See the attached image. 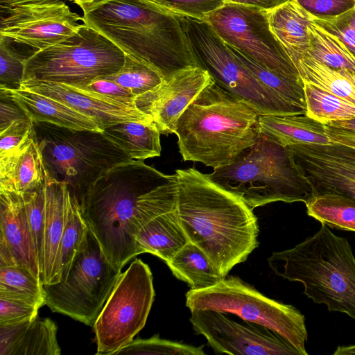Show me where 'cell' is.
I'll list each match as a JSON object with an SVG mask.
<instances>
[{"label": "cell", "instance_id": "1", "mask_svg": "<svg viewBox=\"0 0 355 355\" xmlns=\"http://www.w3.org/2000/svg\"><path fill=\"white\" fill-rule=\"evenodd\" d=\"M178 186L176 173L133 159L103 173L81 197L88 228L115 268L139 254L134 236L141 226L177 209Z\"/></svg>", "mask_w": 355, "mask_h": 355}, {"label": "cell", "instance_id": "2", "mask_svg": "<svg viewBox=\"0 0 355 355\" xmlns=\"http://www.w3.org/2000/svg\"><path fill=\"white\" fill-rule=\"evenodd\" d=\"M177 211L189 241L223 278L259 245L258 219L243 200L193 168L178 169Z\"/></svg>", "mask_w": 355, "mask_h": 355}, {"label": "cell", "instance_id": "3", "mask_svg": "<svg viewBox=\"0 0 355 355\" xmlns=\"http://www.w3.org/2000/svg\"><path fill=\"white\" fill-rule=\"evenodd\" d=\"M80 8L83 23L125 54L155 68L164 78L200 67L179 16L149 0H105Z\"/></svg>", "mask_w": 355, "mask_h": 355}, {"label": "cell", "instance_id": "4", "mask_svg": "<svg viewBox=\"0 0 355 355\" xmlns=\"http://www.w3.org/2000/svg\"><path fill=\"white\" fill-rule=\"evenodd\" d=\"M259 116L211 78L175 123L183 160L214 169L232 164L259 139Z\"/></svg>", "mask_w": 355, "mask_h": 355}, {"label": "cell", "instance_id": "5", "mask_svg": "<svg viewBox=\"0 0 355 355\" xmlns=\"http://www.w3.org/2000/svg\"><path fill=\"white\" fill-rule=\"evenodd\" d=\"M268 263L277 275L302 284L314 303L355 320V257L348 240L327 225L293 248L272 252Z\"/></svg>", "mask_w": 355, "mask_h": 355}, {"label": "cell", "instance_id": "6", "mask_svg": "<svg viewBox=\"0 0 355 355\" xmlns=\"http://www.w3.org/2000/svg\"><path fill=\"white\" fill-rule=\"evenodd\" d=\"M207 175L252 209L277 201L306 204L313 198L288 148L262 135L232 164Z\"/></svg>", "mask_w": 355, "mask_h": 355}, {"label": "cell", "instance_id": "7", "mask_svg": "<svg viewBox=\"0 0 355 355\" xmlns=\"http://www.w3.org/2000/svg\"><path fill=\"white\" fill-rule=\"evenodd\" d=\"M48 181L67 184L78 202L110 168L133 160L101 132L33 122Z\"/></svg>", "mask_w": 355, "mask_h": 355}, {"label": "cell", "instance_id": "8", "mask_svg": "<svg viewBox=\"0 0 355 355\" xmlns=\"http://www.w3.org/2000/svg\"><path fill=\"white\" fill-rule=\"evenodd\" d=\"M125 53L98 31L83 23L73 35L39 51L25 63L24 80L85 87L119 71Z\"/></svg>", "mask_w": 355, "mask_h": 355}, {"label": "cell", "instance_id": "9", "mask_svg": "<svg viewBox=\"0 0 355 355\" xmlns=\"http://www.w3.org/2000/svg\"><path fill=\"white\" fill-rule=\"evenodd\" d=\"M200 65L220 87L259 115L306 114L264 86L205 20L178 15Z\"/></svg>", "mask_w": 355, "mask_h": 355}, {"label": "cell", "instance_id": "10", "mask_svg": "<svg viewBox=\"0 0 355 355\" xmlns=\"http://www.w3.org/2000/svg\"><path fill=\"white\" fill-rule=\"evenodd\" d=\"M190 311L211 310L230 313L243 320L265 327L291 343L301 355H307L308 334L304 315L292 305L270 299L237 276L223 278L218 284L186 293Z\"/></svg>", "mask_w": 355, "mask_h": 355}, {"label": "cell", "instance_id": "11", "mask_svg": "<svg viewBox=\"0 0 355 355\" xmlns=\"http://www.w3.org/2000/svg\"><path fill=\"white\" fill-rule=\"evenodd\" d=\"M121 272L89 231L87 245L75 257L67 279L43 284L46 305L93 327Z\"/></svg>", "mask_w": 355, "mask_h": 355}, {"label": "cell", "instance_id": "12", "mask_svg": "<svg viewBox=\"0 0 355 355\" xmlns=\"http://www.w3.org/2000/svg\"><path fill=\"white\" fill-rule=\"evenodd\" d=\"M155 297L153 275L139 259L121 272L93 329L96 354H113L145 326Z\"/></svg>", "mask_w": 355, "mask_h": 355}, {"label": "cell", "instance_id": "13", "mask_svg": "<svg viewBox=\"0 0 355 355\" xmlns=\"http://www.w3.org/2000/svg\"><path fill=\"white\" fill-rule=\"evenodd\" d=\"M230 47L267 69L302 80L295 64L271 31L268 11L225 3L205 19Z\"/></svg>", "mask_w": 355, "mask_h": 355}, {"label": "cell", "instance_id": "14", "mask_svg": "<svg viewBox=\"0 0 355 355\" xmlns=\"http://www.w3.org/2000/svg\"><path fill=\"white\" fill-rule=\"evenodd\" d=\"M0 36L35 49H45L78 30L83 17L61 0H42L1 6Z\"/></svg>", "mask_w": 355, "mask_h": 355}, {"label": "cell", "instance_id": "15", "mask_svg": "<svg viewBox=\"0 0 355 355\" xmlns=\"http://www.w3.org/2000/svg\"><path fill=\"white\" fill-rule=\"evenodd\" d=\"M195 333L202 335L218 353L232 355H301L287 340L273 331L250 322H238L225 313L191 311Z\"/></svg>", "mask_w": 355, "mask_h": 355}, {"label": "cell", "instance_id": "16", "mask_svg": "<svg viewBox=\"0 0 355 355\" xmlns=\"http://www.w3.org/2000/svg\"><path fill=\"white\" fill-rule=\"evenodd\" d=\"M287 148L310 185L313 197L331 194L355 199V148L334 142Z\"/></svg>", "mask_w": 355, "mask_h": 355}, {"label": "cell", "instance_id": "17", "mask_svg": "<svg viewBox=\"0 0 355 355\" xmlns=\"http://www.w3.org/2000/svg\"><path fill=\"white\" fill-rule=\"evenodd\" d=\"M211 80L209 72L201 67L178 71L137 98V106L150 116L160 134L174 133L178 118Z\"/></svg>", "mask_w": 355, "mask_h": 355}, {"label": "cell", "instance_id": "18", "mask_svg": "<svg viewBox=\"0 0 355 355\" xmlns=\"http://www.w3.org/2000/svg\"><path fill=\"white\" fill-rule=\"evenodd\" d=\"M21 88L62 102L92 117L102 130L121 122H153L150 116L137 107L124 105L84 87L26 80L23 81Z\"/></svg>", "mask_w": 355, "mask_h": 355}, {"label": "cell", "instance_id": "19", "mask_svg": "<svg viewBox=\"0 0 355 355\" xmlns=\"http://www.w3.org/2000/svg\"><path fill=\"white\" fill-rule=\"evenodd\" d=\"M21 266L41 279L21 195L0 190V267Z\"/></svg>", "mask_w": 355, "mask_h": 355}, {"label": "cell", "instance_id": "20", "mask_svg": "<svg viewBox=\"0 0 355 355\" xmlns=\"http://www.w3.org/2000/svg\"><path fill=\"white\" fill-rule=\"evenodd\" d=\"M57 327L50 318L0 325V355H59Z\"/></svg>", "mask_w": 355, "mask_h": 355}, {"label": "cell", "instance_id": "21", "mask_svg": "<svg viewBox=\"0 0 355 355\" xmlns=\"http://www.w3.org/2000/svg\"><path fill=\"white\" fill-rule=\"evenodd\" d=\"M45 222L41 281L53 284L55 263L65 227L71 193L64 182L46 181L45 185Z\"/></svg>", "mask_w": 355, "mask_h": 355}, {"label": "cell", "instance_id": "22", "mask_svg": "<svg viewBox=\"0 0 355 355\" xmlns=\"http://www.w3.org/2000/svg\"><path fill=\"white\" fill-rule=\"evenodd\" d=\"M47 181L40 148L34 130L15 153L0 158V190L23 195Z\"/></svg>", "mask_w": 355, "mask_h": 355}, {"label": "cell", "instance_id": "23", "mask_svg": "<svg viewBox=\"0 0 355 355\" xmlns=\"http://www.w3.org/2000/svg\"><path fill=\"white\" fill-rule=\"evenodd\" d=\"M1 90L6 92L33 122H46L78 130L103 131L92 117L62 102L22 88Z\"/></svg>", "mask_w": 355, "mask_h": 355}, {"label": "cell", "instance_id": "24", "mask_svg": "<svg viewBox=\"0 0 355 355\" xmlns=\"http://www.w3.org/2000/svg\"><path fill=\"white\" fill-rule=\"evenodd\" d=\"M259 134L284 147L299 144H331L324 125L306 114L259 115Z\"/></svg>", "mask_w": 355, "mask_h": 355}, {"label": "cell", "instance_id": "25", "mask_svg": "<svg viewBox=\"0 0 355 355\" xmlns=\"http://www.w3.org/2000/svg\"><path fill=\"white\" fill-rule=\"evenodd\" d=\"M315 17L297 0H289L268 11L271 31L293 62L309 50L308 27Z\"/></svg>", "mask_w": 355, "mask_h": 355}, {"label": "cell", "instance_id": "26", "mask_svg": "<svg viewBox=\"0 0 355 355\" xmlns=\"http://www.w3.org/2000/svg\"><path fill=\"white\" fill-rule=\"evenodd\" d=\"M138 253L148 252L166 263L189 241L178 218L177 209L151 219L134 236Z\"/></svg>", "mask_w": 355, "mask_h": 355}, {"label": "cell", "instance_id": "27", "mask_svg": "<svg viewBox=\"0 0 355 355\" xmlns=\"http://www.w3.org/2000/svg\"><path fill=\"white\" fill-rule=\"evenodd\" d=\"M102 133L132 159L144 161L161 154L160 132L153 122H121Z\"/></svg>", "mask_w": 355, "mask_h": 355}, {"label": "cell", "instance_id": "28", "mask_svg": "<svg viewBox=\"0 0 355 355\" xmlns=\"http://www.w3.org/2000/svg\"><path fill=\"white\" fill-rule=\"evenodd\" d=\"M303 82L355 104V73L330 67L305 54L293 62Z\"/></svg>", "mask_w": 355, "mask_h": 355}, {"label": "cell", "instance_id": "29", "mask_svg": "<svg viewBox=\"0 0 355 355\" xmlns=\"http://www.w3.org/2000/svg\"><path fill=\"white\" fill-rule=\"evenodd\" d=\"M166 264L173 275L192 290L211 287L223 279L209 258L190 241Z\"/></svg>", "mask_w": 355, "mask_h": 355}, {"label": "cell", "instance_id": "30", "mask_svg": "<svg viewBox=\"0 0 355 355\" xmlns=\"http://www.w3.org/2000/svg\"><path fill=\"white\" fill-rule=\"evenodd\" d=\"M89 230L78 202L71 194L67 222L55 263L54 283L64 282L76 255L86 247Z\"/></svg>", "mask_w": 355, "mask_h": 355}, {"label": "cell", "instance_id": "31", "mask_svg": "<svg viewBox=\"0 0 355 355\" xmlns=\"http://www.w3.org/2000/svg\"><path fill=\"white\" fill-rule=\"evenodd\" d=\"M305 205L307 214L321 224L355 232V199L324 194L313 196Z\"/></svg>", "mask_w": 355, "mask_h": 355}, {"label": "cell", "instance_id": "32", "mask_svg": "<svg viewBox=\"0 0 355 355\" xmlns=\"http://www.w3.org/2000/svg\"><path fill=\"white\" fill-rule=\"evenodd\" d=\"M0 296L20 300L39 308L46 305L41 279L21 266L0 267Z\"/></svg>", "mask_w": 355, "mask_h": 355}, {"label": "cell", "instance_id": "33", "mask_svg": "<svg viewBox=\"0 0 355 355\" xmlns=\"http://www.w3.org/2000/svg\"><path fill=\"white\" fill-rule=\"evenodd\" d=\"M310 47L307 53L334 69H345L355 73V55L335 35L312 22L308 27Z\"/></svg>", "mask_w": 355, "mask_h": 355}, {"label": "cell", "instance_id": "34", "mask_svg": "<svg viewBox=\"0 0 355 355\" xmlns=\"http://www.w3.org/2000/svg\"><path fill=\"white\" fill-rule=\"evenodd\" d=\"M303 84L308 116L322 124L355 119V104L306 82Z\"/></svg>", "mask_w": 355, "mask_h": 355}, {"label": "cell", "instance_id": "35", "mask_svg": "<svg viewBox=\"0 0 355 355\" xmlns=\"http://www.w3.org/2000/svg\"><path fill=\"white\" fill-rule=\"evenodd\" d=\"M228 46L236 57L264 86L277 93L287 102L302 110L306 114L304 84L302 80L287 78L270 71L235 49Z\"/></svg>", "mask_w": 355, "mask_h": 355}, {"label": "cell", "instance_id": "36", "mask_svg": "<svg viewBox=\"0 0 355 355\" xmlns=\"http://www.w3.org/2000/svg\"><path fill=\"white\" fill-rule=\"evenodd\" d=\"M105 78L129 89L137 98L157 87L164 79L155 68L128 54H125L120 70Z\"/></svg>", "mask_w": 355, "mask_h": 355}, {"label": "cell", "instance_id": "37", "mask_svg": "<svg viewBox=\"0 0 355 355\" xmlns=\"http://www.w3.org/2000/svg\"><path fill=\"white\" fill-rule=\"evenodd\" d=\"M203 345L195 347L193 345L162 339L159 334L147 339L137 338L122 348L116 351L113 354L128 355H205Z\"/></svg>", "mask_w": 355, "mask_h": 355}, {"label": "cell", "instance_id": "38", "mask_svg": "<svg viewBox=\"0 0 355 355\" xmlns=\"http://www.w3.org/2000/svg\"><path fill=\"white\" fill-rule=\"evenodd\" d=\"M46 183L31 192L21 195L39 261L40 274L43 263Z\"/></svg>", "mask_w": 355, "mask_h": 355}, {"label": "cell", "instance_id": "39", "mask_svg": "<svg viewBox=\"0 0 355 355\" xmlns=\"http://www.w3.org/2000/svg\"><path fill=\"white\" fill-rule=\"evenodd\" d=\"M27 59L10 47L6 38L0 36V89H21Z\"/></svg>", "mask_w": 355, "mask_h": 355}, {"label": "cell", "instance_id": "40", "mask_svg": "<svg viewBox=\"0 0 355 355\" xmlns=\"http://www.w3.org/2000/svg\"><path fill=\"white\" fill-rule=\"evenodd\" d=\"M313 22L337 37L355 55V7L337 16L315 17Z\"/></svg>", "mask_w": 355, "mask_h": 355}, {"label": "cell", "instance_id": "41", "mask_svg": "<svg viewBox=\"0 0 355 355\" xmlns=\"http://www.w3.org/2000/svg\"><path fill=\"white\" fill-rule=\"evenodd\" d=\"M173 14L204 20L225 3L224 0H149Z\"/></svg>", "mask_w": 355, "mask_h": 355}, {"label": "cell", "instance_id": "42", "mask_svg": "<svg viewBox=\"0 0 355 355\" xmlns=\"http://www.w3.org/2000/svg\"><path fill=\"white\" fill-rule=\"evenodd\" d=\"M33 130V121L29 119L13 123L0 131V158L17 152L26 142Z\"/></svg>", "mask_w": 355, "mask_h": 355}, {"label": "cell", "instance_id": "43", "mask_svg": "<svg viewBox=\"0 0 355 355\" xmlns=\"http://www.w3.org/2000/svg\"><path fill=\"white\" fill-rule=\"evenodd\" d=\"M39 309L20 300L0 296V325L32 320L38 315Z\"/></svg>", "mask_w": 355, "mask_h": 355}, {"label": "cell", "instance_id": "44", "mask_svg": "<svg viewBox=\"0 0 355 355\" xmlns=\"http://www.w3.org/2000/svg\"><path fill=\"white\" fill-rule=\"evenodd\" d=\"M81 87L105 96L124 105L137 107V97L132 92L105 78L96 79L86 86Z\"/></svg>", "mask_w": 355, "mask_h": 355}, {"label": "cell", "instance_id": "45", "mask_svg": "<svg viewBox=\"0 0 355 355\" xmlns=\"http://www.w3.org/2000/svg\"><path fill=\"white\" fill-rule=\"evenodd\" d=\"M315 17L339 15L355 7V0H297Z\"/></svg>", "mask_w": 355, "mask_h": 355}, {"label": "cell", "instance_id": "46", "mask_svg": "<svg viewBox=\"0 0 355 355\" xmlns=\"http://www.w3.org/2000/svg\"><path fill=\"white\" fill-rule=\"evenodd\" d=\"M29 119L15 101L6 92L0 89V131L13 123Z\"/></svg>", "mask_w": 355, "mask_h": 355}, {"label": "cell", "instance_id": "47", "mask_svg": "<svg viewBox=\"0 0 355 355\" xmlns=\"http://www.w3.org/2000/svg\"><path fill=\"white\" fill-rule=\"evenodd\" d=\"M325 132L334 143L341 144L355 148V131L324 124Z\"/></svg>", "mask_w": 355, "mask_h": 355}, {"label": "cell", "instance_id": "48", "mask_svg": "<svg viewBox=\"0 0 355 355\" xmlns=\"http://www.w3.org/2000/svg\"><path fill=\"white\" fill-rule=\"evenodd\" d=\"M225 3L253 6L270 11L289 0H224Z\"/></svg>", "mask_w": 355, "mask_h": 355}, {"label": "cell", "instance_id": "49", "mask_svg": "<svg viewBox=\"0 0 355 355\" xmlns=\"http://www.w3.org/2000/svg\"><path fill=\"white\" fill-rule=\"evenodd\" d=\"M327 124L335 128H339L355 131V119L346 121H333L329 122Z\"/></svg>", "mask_w": 355, "mask_h": 355}, {"label": "cell", "instance_id": "50", "mask_svg": "<svg viewBox=\"0 0 355 355\" xmlns=\"http://www.w3.org/2000/svg\"><path fill=\"white\" fill-rule=\"evenodd\" d=\"M355 354V345L349 346H338L334 355H349Z\"/></svg>", "mask_w": 355, "mask_h": 355}, {"label": "cell", "instance_id": "51", "mask_svg": "<svg viewBox=\"0 0 355 355\" xmlns=\"http://www.w3.org/2000/svg\"><path fill=\"white\" fill-rule=\"evenodd\" d=\"M42 0H0L1 6H10L15 4ZM71 1V0H69Z\"/></svg>", "mask_w": 355, "mask_h": 355}, {"label": "cell", "instance_id": "52", "mask_svg": "<svg viewBox=\"0 0 355 355\" xmlns=\"http://www.w3.org/2000/svg\"><path fill=\"white\" fill-rule=\"evenodd\" d=\"M94 0H71V1H73L75 3L78 5L80 7L81 6L90 4L93 2Z\"/></svg>", "mask_w": 355, "mask_h": 355}, {"label": "cell", "instance_id": "53", "mask_svg": "<svg viewBox=\"0 0 355 355\" xmlns=\"http://www.w3.org/2000/svg\"><path fill=\"white\" fill-rule=\"evenodd\" d=\"M104 1H105V0H94L93 2L90 4H96V3H101ZM87 5H89V4H87Z\"/></svg>", "mask_w": 355, "mask_h": 355}]
</instances>
